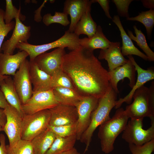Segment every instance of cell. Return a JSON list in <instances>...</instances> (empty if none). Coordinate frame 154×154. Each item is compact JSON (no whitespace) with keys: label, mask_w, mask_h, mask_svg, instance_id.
Here are the masks:
<instances>
[{"label":"cell","mask_w":154,"mask_h":154,"mask_svg":"<svg viewBox=\"0 0 154 154\" xmlns=\"http://www.w3.org/2000/svg\"><path fill=\"white\" fill-rule=\"evenodd\" d=\"M50 2L51 3H53L55 1V0H50Z\"/></svg>","instance_id":"obj_46"},{"label":"cell","mask_w":154,"mask_h":154,"mask_svg":"<svg viewBox=\"0 0 154 154\" xmlns=\"http://www.w3.org/2000/svg\"><path fill=\"white\" fill-rule=\"evenodd\" d=\"M5 10L4 12V20L5 23H10L12 20L16 17H18L21 21H24L26 19V17L21 13V8L20 6L19 9L14 6L11 0H6Z\"/></svg>","instance_id":"obj_33"},{"label":"cell","mask_w":154,"mask_h":154,"mask_svg":"<svg viewBox=\"0 0 154 154\" xmlns=\"http://www.w3.org/2000/svg\"><path fill=\"white\" fill-rule=\"evenodd\" d=\"M42 21L47 26L53 23H58L66 27L70 23L68 18V15L63 12H55L54 15L50 13H47L44 15Z\"/></svg>","instance_id":"obj_32"},{"label":"cell","mask_w":154,"mask_h":154,"mask_svg":"<svg viewBox=\"0 0 154 154\" xmlns=\"http://www.w3.org/2000/svg\"><path fill=\"white\" fill-rule=\"evenodd\" d=\"M98 59H105L107 61L109 71L124 65L128 61V59L125 58L122 54L120 43L119 42H112L108 48L101 49Z\"/></svg>","instance_id":"obj_19"},{"label":"cell","mask_w":154,"mask_h":154,"mask_svg":"<svg viewBox=\"0 0 154 154\" xmlns=\"http://www.w3.org/2000/svg\"><path fill=\"white\" fill-rule=\"evenodd\" d=\"M5 11L0 8V50L4 39L11 31L14 29L15 22L12 21L10 23L6 24L4 20Z\"/></svg>","instance_id":"obj_35"},{"label":"cell","mask_w":154,"mask_h":154,"mask_svg":"<svg viewBox=\"0 0 154 154\" xmlns=\"http://www.w3.org/2000/svg\"><path fill=\"white\" fill-rule=\"evenodd\" d=\"M141 1L144 7L149 9H154V0H141Z\"/></svg>","instance_id":"obj_41"},{"label":"cell","mask_w":154,"mask_h":154,"mask_svg":"<svg viewBox=\"0 0 154 154\" xmlns=\"http://www.w3.org/2000/svg\"><path fill=\"white\" fill-rule=\"evenodd\" d=\"M128 59L134 66L137 73V79L134 86L129 94L123 98H120L117 100L115 108L117 109L121 107L123 102L128 104H131L133 95L135 91L144 85L147 82L154 79V70L153 67L145 70L141 68L136 63L131 55L127 56Z\"/></svg>","instance_id":"obj_15"},{"label":"cell","mask_w":154,"mask_h":154,"mask_svg":"<svg viewBox=\"0 0 154 154\" xmlns=\"http://www.w3.org/2000/svg\"><path fill=\"white\" fill-rule=\"evenodd\" d=\"M112 21L117 26L120 32L122 44L121 50L123 55L127 56L129 55H135L145 60H148V58L147 56L134 45L132 40L124 30L119 16L117 15H114Z\"/></svg>","instance_id":"obj_21"},{"label":"cell","mask_w":154,"mask_h":154,"mask_svg":"<svg viewBox=\"0 0 154 154\" xmlns=\"http://www.w3.org/2000/svg\"><path fill=\"white\" fill-rule=\"evenodd\" d=\"M76 135L60 137L56 136L51 146L45 154H58L74 147Z\"/></svg>","instance_id":"obj_27"},{"label":"cell","mask_w":154,"mask_h":154,"mask_svg":"<svg viewBox=\"0 0 154 154\" xmlns=\"http://www.w3.org/2000/svg\"><path fill=\"white\" fill-rule=\"evenodd\" d=\"M51 77L52 88L56 87H61L76 90L71 80L62 70V68L56 72Z\"/></svg>","instance_id":"obj_30"},{"label":"cell","mask_w":154,"mask_h":154,"mask_svg":"<svg viewBox=\"0 0 154 154\" xmlns=\"http://www.w3.org/2000/svg\"><path fill=\"white\" fill-rule=\"evenodd\" d=\"M135 36L132 32L127 30L128 35L131 39L135 41L137 45L144 52L148 58V60L154 61V53L149 47L144 35L135 25L133 26Z\"/></svg>","instance_id":"obj_28"},{"label":"cell","mask_w":154,"mask_h":154,"mask_svg":"<svg viewBox=\"0 0 154 154\" xmlns=\"http://www.w3.org/2000/svg\"><path fill=\"white\" fill-rule=\"evenodd\" d=\"M54 97L52 89L46 91L33 92L27 102L22 105L24 114H31L46 109H50L58 104Z\"/></svg>","instance_id":"obj_8"},{"label":"cell","mask_w":154,"mask_h":154,"mask_svg":"<svg viewBox=\"0 0 154 154\" xmlns=\"http://www.w3.org/2000/svg\"><path fill=\"white\" fill-rule=\"evenodd\" d=\"M92 0H66L64 3L63 12L70 17V22L68 29L73 33L75 27L81 18L87 10L91 8L93 3Z\"/></svg>","instance_id":"obj_16"},{"label":"cell","mask_w":154,"mask_h":154,"mask_svg":"<svg viewBox=\"0 0 154 154\" xmlns=\"http://www.w3.org/2000/svg\"><path fill=\"white\" fill-rule=\"evenodd\" d=\"M3 131V128L0 126V131Z\"/></svg>","instance_id":"obj_47"},{"label":"cell","mask_w":154,"mask_h":154,"mask_svg":"<svg viewBox=\"0 0 154 154\" xmlns=\"http://www.w3.org/2000/svg\"><path fill=\"white\" fill-rule=\"evenodd\" d=\"M49 110L51 114L50 125L58 126L77 122L78 114L75 106L58 104Z\"/></svg>","instance_id":"obj_13"},{"label":"cell","mask_w":154,"mask_h":154,"mask_svg":"<svg viewBox=\"0 0 154 154\" xmlns=\"http://www.w3.org/2000/svg\"><path fill=\"white\" fill-rule=\"evenodd\" d=\"M47 1L44 0L43 3L41 6L36 11V14H35L34 17V20L37 22H40L42 19V17L40 15V11L42 8L44 6V5Z\"/></svg>","instance_id":"obj_40"},{"label":"cell","mask_w":154,"mask_h":154,"mask_svg":"<svg viewBox=\"0 0 154 154\" xmlns=\"http://www.w3.org/2000/svg\"><path fill=\"white\" fill-rule=\"evenodd\" d=\"M99 99L92 96H83L76 107L78 114L77 140H80L82 135L89 125L92 113L97 107Z\"/></svg>","instance_id":"obj_10"},{"label":"cell","mask_w":154,"mask_h":154,"mask_svg":"<svg viewBox=\"0 0 154 154\" xmlns=\"http://www.w3.org/2000/svg\"><path fill=\"white\" fill-rule=\"evenodd\" d=\"M66 53L65 48H58L51 52L39 54L33 61L40 69L52 76L62 69L63 58Z\"/></svg>","instance_id":"obj_11"},{"label":"cell","mask_w":154,"mask_h":154,"mask_svg":"<svg viewBox=\"0 0 154 154\" xmlns=\"http://www.w3.org/2000/svg\"><path fill=\"white\" fill-rule=\"evenodd\" d=\"M133 0H112L116 7L119 15L126 18L129 17L128 12L129 7Z\"/></svg>","instance_id":"obj_37"},{"label":"cell","mask_w":154,"mask_h":154,"mask_svg":"<svg viewBox=\"0 0 154 154\" xmlns=\"http://www.w3.org/2000/svg\"><path fill=\"white\" fill-rule=\"evenodd\" d=\"M143 118L131 119L128 121L122 137L129 144L142 145L154 139V120L147 129L143 128Z\"/></svg>","instance_id":"obj_7"},{"label":"cell","mask_w":154,"mask_h":154,"mask_svg":"<svg viewBox=\"0 0 154 154\" xmlns=\"http://www.w3.org/2000/svg\"><path fill=\"white\" fill-rule=\"evenodd\" d=\"M8 104L0 87V108L4 109Z\"/></svg>","instance_id":"obj_42"},{"label":"cell","mask_w":154,"mask_h":154,"mask_svg":"<svg viewBox=\"0 0 154 154\" xmlns=\"http://www.w3.org/2000/svg\"><path fill=\"white\" fill-rule=\"evenodd\" d=\"M48 127L54 133L56 136L64 137L76 135L77 131V122L58 126L49 125Z\"/></svg>","instance_id":"obj_34"},{"label":"cell","mask_w":154,"mask_h":154,"mask_svg":"<svg viewBox=\"0 0 154 154\" xmlns=\"http://www.w3.org/2000/svg\"><path fill=\"white\" fill-rule=\"evenodd\" d=\"M29 73L33 92L52 89L51 76L40 69L33 61H29Z\"/></svg>","instance_id":"obj_20"},{"label":"cell","mask_w":154,"mask_h":154,"mask_svg":"<svg viewBox=\"0 0 154 154\" xmlns=\"http://www.w3.org/2000/svg\"><path fill=\"white\" fill-rule=\"evenodd\" d=\"M79 36L68 30L58 39L52 42L39 45L32 44L27 42H20L17 46V48L21 51H25L28 54L30 60L33 61L39 54L54 48H67L70 51L80 46Z\"/></svg>","instance_id":"obj_5"},{"label":"cell","mask_w":154,"mask_h":154,"mask_svg":"<svg viewBox=\"0 0 154 154\" xmlns=\"http://www.w3.org/2000/svg\"><path fill=\"white\" fill-rule=\"evenodd\" d=\"M132 154H151L154 151V139L142 145L129 144Z\"/></svg>","instance_id":"obj_36"},{"label":"cell","mask_w":154,"mask_h":154,"mask_svg":"<svg viewBox=\"0 0 154 154\" xmlns=\"http://www.w3.org/2000/svg\"><path fill=\"white\" fill-rule=\"evenodd\" d=\"M58 154H80L77 150L75 148L73 147L71 149L68 151L60 153Z\"/></svg>","instance_id":"obj_44"},{"label":"cell","mask_w":154,"mask_h":154,"mask_svg":"<svg viewBox=\"0 0 154 154\" xmlns=\"http://www.w3.org/2000/svg\"><path fill=\"white\" fill-rule=\"evenodd\" d=\"M91 8L88 9L76 25L73 33L77 35L84 34L90 37L95 33L97 25L91 16Z\"/></svg>","instance_id":"obj_26"},{"label":"cell","mask_w":154,"mask_h":154,"mask_svg":"<svg viewBox=\"0 0 154 154\" xmlns=\"http://www.w3.org/2000/svg\"><path fill=\"white\" fill-rule=\"evenodd\" d=\"M6 121L3 128L8 138L10 146L21 139L22 117L18 111L8 104L4 109Z\"/></svg>","instance_id":"obj_12"},{"label":"cell","mask_w":154,"mask_h":154,"mask_svg":"<svg viewBox=\"0 0 154 154\" xmlns=\"http://www.w3.org/2000/svg\"><path fill=\"white\" fill-rule=\"evenodd\" d=\"M111 42L104 34L100 25L97 26L96 31L93 36L90 37L80 38L79 40L80 46L92 51L97 49H106L109 47Z\"/></svg>","instance_id":"obj_22"},{"label":"cell","mask_w":154,"mask_h":154,"mask_svg":"<svg viewBox=\"0 0 154 154\" xmlns=\"http://www.w3.org/2000/svg\"><path fill=\"white\" fill-rule=\"evenodd\" d=\"M7 154H34L31 141L21 139L14 145H6Z\"/></svg>","instance_id":"obj_31"},{"label":"cell","mask_w":154,"mask_h":154,"mask_svg":"<svg viewBox=\"0 0 154 154\" xmlns=\"http://www.w3.org/2000/svg\"><path fill=\"white\" fill-rule=\"evenodd\" d=\"M56 100L59 104L76 107L83 96L73 89L61 87L52 88Z\"/></svg>","instance_id":"obj_24"},{"label":"cell","mask_w":154,"mask_h":154,"mask_svg":"<svg viewBox=\"0 0 154 154\" xmlns=\"http://www.w3.org/2000/svg\"><path fill=\"white\" fill-rule=\"evenodd\" d=\"M28 56L27 53L23 50L14 54L0 52V75L14 76Z\"/></svg>","instance_id":"obj_18"},{"label":"cell","mask_w":154,"mask_h":154,"mask_svg":"<svg viewBox=\"0 0 154 154\" xmlns=\"http://www.w3.org/2000/svg\"><path fill=\"white\" fill-rule=\"evenodd\" d=\"M15 25L11 37L5 41L1 50L3 53L13 54L17 46L20 42H27L31 36V27L23 24L18 17L15 19Z\"/></svg>","instance_id":"obj_14"},{"label":"cell","mask_w":154,"mask_h":154,"mask_svg":"<svg viewBox=\"0 0 154 154\" xmlns=\"http://www.w3.org/2000/svg\"><path fill=\"white\" fill-rule=\"evenodd\" d=\"M8 76L2 75H0V82L3 80L7 77Z\"/></svg>","instance_id":"obj_45"},{"label":"cell","mask_w":154,"mask_h":154,"mask_svg":"<svg viewBox=\"0 0 154 154\" xmlns=\"http://www.w3.org/2000/svg\"><path fill=\"white\" fill-rule=\"evenodd\" d=\"M0 87L8 103L14 108L21 117L23 114L22 104L15 87L13 79L9 76L0 82Z\"/></svg>","instance_id":"obj_23"},{"label":"cell","mask_w":154,"mask_h":154,"mask_svg":"<svg viewBox=\"0 0 154 154\" xmlns=\"http://www.w3.org/2000/svg\"><path fill=\"white\" fill-rule=\"evenodd\" d=\"M117 94L112 88L99 99L97 107L92 113L90 125L80 140L86 145L84 153L88 150L93 134L97 128L110 118V113L116 105Z\"/></svg>","instance_id":"obj_2"},{"label":"cell","mask_w":154,"mask_h":154,"mask_svg":"<svg viewBox=\"0 0 154 154\" xmlns=\"http://www.w3.org/2000/svg\"><path fill=\"white\" fill-rule=\"evenodd\" d=\"M5 137L3 134H0V154H7Z\"/></svg>","instance_id":"obj_39"},{"label":"cell","mask_w":154,"mask_h":154,"mask_svg":"<svg viewBox=\"0 0 154 154\" xmlns=\"http://www.w3.org/2000/svg\"><path fill=\"white\" fill-rule=\"evenodd\" d=\"M136 72L134 66L129 59L127 62L124 65L108 71L109 81L113 89L117 94L118 93L117 84L120 80L125 78H128L129 81V85L132 88L136 82Z\"/></svg>","instance_id":"obj_17"},{"label":"cell","mask_w":154,"mask_h":154,"mask_svg":"<svg viewBox=\"0 0 154 154\" xmlns=\"http://www.w3.org/2000/svg\"><path fill=\"white\" fill-rule=\"evenodd\" d=\"M6 121V118L4 109L0 108V126L3 128Z\"/></svg>","instance_id":"obj_43"},{"label":"cell","mask_w":154,"mask_h":154,"mask_svg":"<svg viewBox=\"0 0 154 154\" xmlns=\"http://www.w3.org/2000/svg\"><path fill=\"white\" fill-rule=\"evenodd\" d=\"M131 104L126 106L124 111L131 119L149 117L154 119V82H152L149 88L144 85L134 92Z\"/></svg>","instance_id":"obj_4"},{"label":"cell","mask_w":154,"mask_h":154,"mask_svg":"<svg viewBox=\"0 0 154 154\" xmlns=\"http://www.w3.org/2000/svg\"><path fill=\"white\" fill-rule=\"evenodd\" d=\"M50 116L49 109L31 114H24L22 118L21 139L31 141L44 131L49 125Z\"/></svg>","instance_id":"obj_6"},{"label":"cell","mask_w":154,"mask_h":154,"mask_svg":"<svg viewBox=\"0 0 154 154\" xmlns=\"http://www.w3.org/2000/svg\"><path fill=\"white\" fill-rule=\"evenodd\" d=\"M93 3L98 2L104 11L106 16L109 19H112L110 13V2L109 0H92Z\"/></svg>","instance_id":"obj_38"},{"label":"cell","mask_w":154,"mask_h":154,"mask_svg":"<svg viewBox=\"0 0 154 154\" xmlns=\"http://www.w3.org/2000/svg\"><path fill=\"white\" fill-rule=\"evenodd\" d=\"M56 136L48 127L35 137L31 141L34 154H45Z\"/></svg>","instance_id":"obj_25"},{"label":"cell","mask_w":154,"mask_h":154,"mask_svg":"<svg viewBox=\"0 0 154 154\" xmlns=\"http://www.w3.org/2000/svg\"><path fill=\"white\" fill-rule=\"evenodd\" d=\"M62 68L71 80L76 91L82 96L99 99L112 88L108 71L94 51L81 46L65 53Z\"/></svg>","instance_id":"obj_1"},{"label":"cell","mask_w":154,"mask_h":154,"mask_svg":"<svg viewBox=\"0 0 154 154\" xmlns=\"http://www.w3.org/2000/svg\"><path fill=\"white\" fill-rule=\"evenodd\" d=\"M117 109L112 118L99 126L98 136L102 150L106 154L113 150L115 140L124 130L129 118L122 108Z\"/></svg>","instance_id":"obj_3"},{"label":"cell","mask_w":154,"mask_h":154,"mask_svg":"<svg viewBox=\"0 0 154 154\" xmlns=\"http://www.w3.org/2000/svg\"><path fill=\"white\" fill-rule=\"evenodd\" d=\"M29 68V61L26 59L13 76L14 84L22 105L27 102L33 92Z\"/></svg>","instance_id":"obj_9"},{"label":"cell","mask_w":154,"mask_h":154,"mask_svg":"<svg viewBox=\"0 0 154 154\" xmlns=\"http://www.w3.org/2000/svg\"><path fill=\"white\" fill-rule=\"evenodd\" d=\"M128 21H136L142 23L145 27L148 38L150 39L154 25V10L142 11L137 16L126 18Z\"/></svg>","instance_id":"obj_29"}]
</instances>
